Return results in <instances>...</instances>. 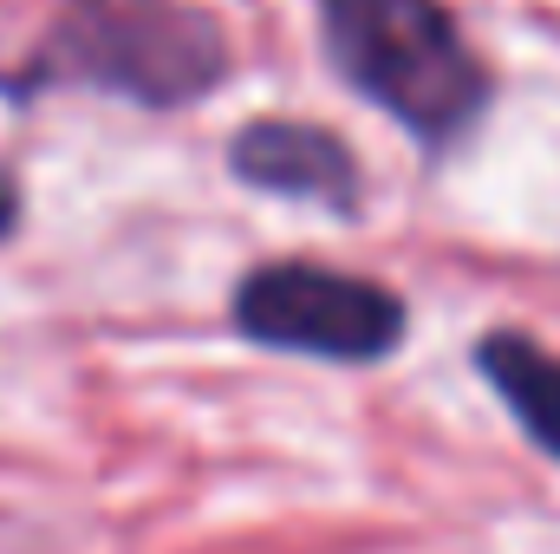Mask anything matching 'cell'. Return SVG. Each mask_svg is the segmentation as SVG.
Masks as SVG:
<instances>
[{
    "mask_svg": "<svg viewBox=\"0 0 560 554\" xmlns=\"http://www.w3.org/2000/svg\"><path fill=\"white\" fill-rule=\"evenodd\" d=\"M339 72L418 138L443 143L476 125L489 79L443 0H326Z\"/></svg>",
    "mask_w": 560,
    "mask_h": 554,
    "instance_id": "obj_1",
    "label": "cell"
},
{
    "mask_svg": "<svg viewBox=\"0 0 560 554\" xmlns=\"http://www.w3.org/2000/svg\"><path fill=\"white\" fill-rule=\"evenodd\" d=\"M229 163H235L242 183L275 189V196H306V203H339L346 209L352 189H359L352 150L319 125H280V118L248 125L229 150Z\"/></svg>",
    "mask_w": 560,
    "mask_h": 554,
    "instance_id": "obj_4",
    "label": "cell"
},
{
    "mask_svg": "<svg viewBox=\"0 0 560 554\" xmlns=\"http://www.w3.org/2000/svg\"><path fill=\"white\" fill-rule=\"evenodd\" d=\"M235 320L248 339L280 353H313V359H385L405 333L398 293L313 262H280L248 275L235 293Z\"/></svg>",
    "mask_w": 560,
    "mask_h": 554,
    "instance_id": "obj_2",
    "label": "cell"
},
{
    "mask_svg": "<svg viewBox=\"0 0 560 554\" xmlns=\"http://www.w3.org/2000/svg\"><path fill=\"white\" fill-rule=\"evenodd\" d=\"M482 372L495 379L502 405L528 424V437L560 457V359L555 353H541L522 333H495V339H482Z\"/></svg>",
    "mask_w": 560,
    "mask_h": 554,
    "instance_id": "obj_5",
    "label": "cell"
},
{
    "mask_svg": "<svg viewBox=\"0 0 560 554\" xmlns=\"http://www.w3.org/2000/svg\"><path fill=\"white\" fill-rule=\"evenodd\" d=\"M66 66L105 85H131L143 99H183L215 79L222 46L196 13H170L163 0H92L66 26Z\"/></svg>",
    "mask_w": 560,
    "mask_h": 554,
    "instance_id": "obj_3",
    "label": "cell"
},
{
    "mask_svg": "<svg viewBox=\"0 0 560 554\" xmlns=\"http://www.w3.org/2000/svg\"><path fill=\"white\" fill-rule=\"evenodd\" d=\"M13 216H20V196H13V183H7V176H0V235H7V229H13Z\"/></svg>",
    "mask_w": 560,
    "mask_h": 554,
    "instance_id": "obj_6",
    "label": "cell"
}]
</instances>
